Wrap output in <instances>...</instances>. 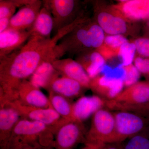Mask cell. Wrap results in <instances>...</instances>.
<instances>
[{
    "label": "cell",
    "mask_w": 149,
    "mask_h": 149,
    "mask_svg": "<svg viewBox=\"0 0 149 149\" xmlns=\"http://www.w3.org/2000/svg\"><path fill=\"white\" fill-rule=\"evenodd\" d=\"M77 58L91 79L100 74L106 60L97 51H86Z\"/></svg>",
    "instance_id": "cell-21"
},
{
    "label": "cell",
    "mask_w": 149,
    "mask_h": 149,
    "mask_svg": "<svg viewBox=\"0 0 149 149\" xmlns=\"http://www.w3.org/2000/svg\"><path fill=\"white\" fill-rule=\"evenodd\" d=\"M123 81L121 79L102 74L91 79L90 88L97 95L107 101L115 98L123 90Z\"/></svg>",
    "instance_id": "cell-11"
},
{
    "label": "cell",
    "mask_w": 149,
    "mask_h": 149,
    "mask_svg": "<svg viewBox=\"0 0 149 149\" xmlns=\"http://www.w3.org/2000/svg\"><path fill=\"white\" fill-rule=\"evenodd\" d=\"M10 18H3L0 19V33L8 29L9 27Z\"/></svg>",
    "instance_id": "cell-34"
},
{
    "label": "cell",
    "mask_w": 149,
    "mask_h": 149,
    "mask_svg": "<svg viewBox=\"0 0 149 149\" xmlns=\"http://www.w3.org/2000/svg\"><path fill=\"white\" fill-rule=\"evenodd\" d=\"M48 1H49V0H43V5H45L47 4Z\"/></svg>",
    "instance_id": "cell-38"
},
{
    "label": "cell",
    "mask_w": 149,
    "mask_h": 149,
    "mask_svg": "<svg viewBox=\"0 0 149 149\" xmlns=\"http://www.w3.org/2000/svg\"><path fill=\"white\" fill-rule=\"evenodd\" d=\"M53 64L60 74L76 80L85 88H90L91 79L77 61L70 58H60L54 61Z\"/></svg>",
    "instance_id": "cell-13"
},
{
    "label": "cell",
    "mask_w": 149,
    "mask_h": 149,
    "mask_svg": "<svg viewBox=\"0 0 149 149\" xmlns=\"http://www.w3.org/2000/svg\"><path fill=\"white\" fill-rule=\"evenodd\" d=\"M118 1L119 2V3L125 2L128 1H131V0H116Z\"/></svg>",
    "instance_id": "cell-37"
},
{
    "label": "cell",
    "mask_w": 149,
    "mask_h": 149,
    "mask_svg": "<svg viewBox=\"0 0 149 149\" xmlns=\"http://www.w3.org/2000/svg\"><path fill=\"white\" fill-rule=\"evenodd\" d=\"M124 141L123 149H149V127Z\"/></svg>",
    "instance_id": "cell-24"
},
{
    "label": "cell",
    "mask_w": 149,
    "mask_h": 149,
    "mask_svg": "<svg viewBox=\"0 0 149 149\" xmlns=\"http://www.w3.org/2000/svg\"><path fill=\"white\" fill-rule=\"evenodd\" d=\"M113 113L114 132L109 143H122L149 127L148 116L128 111H115Z\"/></svg>",
    "instance_id": "cell-4"
},
{
    "label": "cell",
    "mask_w": 149,
    "mask_h": 149,
    "mask_svg": "<svg viewBox=\"0 0 149 149\" xmlns=\"http://www.w3.org/2000/svg\"><path fill=\"white\" fill-rule=\"evenodd\" d=\"M86 17L60 40L54 49L56 60L66 54L98 49L104 42V32L98 24L90 22Z\"/></svg>",
    "instance_id": "cell-2"
},
{
    "label": "cell",
    "mask_w": 149,
    "mask_h": 149,
    "mask_svg": "<svg viewBox=\"0 0 149 149\" xmlns=\"http://www.w3.org/2000/svg\"><path fill=\"white\" fill-rule=\"evenodd\" d=\"M128 40L122 35H109L105 38L104 44L115 52L117 56L120 47Z\"/></svg>",
    "instance_id": "cell-28"
},
{
    "label": "cell",
    "mask_w": 149,
    "mask_h": 149,
    "mask_svg": "<svg viewBox=\"0 0 149 149\" xmlns=\"http://www.w3.org/2000/svg\"><path fill=\"white\" fill-rule=\"evenodd\" d=\"M105 106V100L97 95L82 96L73 104L74 119L83 122Z\"/></svg>",
    "instance_id": "cell-16"
},
{
    "label": "cell",
    "mask_w": 149,
    "mask_h": 149,
    "mask_svg": "<svg viewBox=\"0 0 149 149\" xmlns=\"http://www.w3.org/2000/svg\"><path fill=\"white\" fill-rule=\"evenodd\" d=\"M95 148V149H123L121 143H105Z\"/></svg>",
    "instance_id": "cell-32"
},
{
    "label": "cell",
    "mask_w": 149,
    "mask_h": 149,
    "mask_svg": "<svg viewBox=\"0 0 149 149\" xmlns=\"http://www.w3.org/2000/svg\"><path fill=\"white\" fill-rule=\"evenodd\" d=\"M87 131L83 122L68 120L58 128L54 134V149H74L84 143Z\"/></svg>",
    "instance_id": "cell-7"
},
{
    "label": "cell",
    "mask_w": 149,
    "mask_h": 149,
    "mask_svg": "<svg viewBox=\"0 0 149 149\" xmlns=\"http://www.w3.org/2000/svg\"><path fill=\"white\" fill-rule=\"evenodd\" d=\"M109 8L124 19L136 21L149 18V0H131L113 5Z\"/></svg>",
    "instance_id": "cell-10"
},
{
    "label": "cell",
    "mask_w": 149,
    "mask_h": 149,
    "mask_svg": "<svg viewBox=\"0 0 149 149\" xmlns=\"http://www.w3.org/2000/svg\"><path fill=\"white\" fill-rule=\"evenodd\" d=\"M72 29V25L62 28L50 39L31 36L22 47L0 58V103L17 100L19 85L31 77L43 62L54 59V49Z\"/></svg>",
    "instance_id": "cell-1"
},
{
    "label": "cell",
    "mask_w": 149,
    "mask_h": 149,
    "mask_svg": "<svg viewBox=\"0 0 149 149\" xmlns=\"http://www.w3.org/2000/svg\"><path fill=\"white\" fill-rule=\"evenodd\" d=\"M134 65L139 72L146 77H149V59L137 57L134 61Z\"/></svg>",
    "instance_id": "cell-31"
},
{
    "label": "cell",
    "mask_w": 149,
    "mask_h": 149,
    "mask_svg": "<svg viewBox=\"0 0 149 149\" xmlns=\"http://www.w3.org/2000/svg\"><path fill=\"white\" fill-rule=\"evenodd\" d=\"M54 28V18L50 10L47 7L43 6L35 22L28 30L31 36L50 39Z\"/></svg>",
    "instance_id": "cell-20"
},
{
    "label": "cell",
    "mask_w": 149,
    "mask_h": 149,
    "mask_svg": "<svg viewBox=\"0 0 149 149\" xmlns=\"http://www.w3.org/2000/svg\"><path fill=\"white\" fill-rule=\"evenodd\" d=\"M109 109L115 111L124 110L137 113L149 117V102L146 103L134 105H108Z\"/></svg>",
    "instance_id": "cell-26"
},
{
    "label": "cell",
    "mask_w": 149,
    "mask_h": 149,
    "mask_svg": "<svg viewBox=\"0 0 149 149\" xmlns=\"http://www.w3.org/2000/svg\"><path fill=\"white\" fill-rule=\"evenodd\" d=\"M4 1V0H0V1Z\"/></svg>",
    "instance_id": "cell-40"
},
{
    "label": "cell",
    "mask_w": 149,
    "mask_h": 149,
    "mask_svg": "<svg viewBox=\"0 0 149 149\" xmlns=\"http://www.w3.org/2000/svg\"><path fill=\"white\" fill-rule=\"evenodd\" d=\"M41 1L43 0H15L13 1L17 8H20L26 5L30 4Z\"/></svg>",
    "instance_id": "cell-35"
},
{
    "label": "cell",
    "mask_w": 149,
    "mask_h": 149,
    "mask_svg": "<svg viewBox=\"0 0 149 149\" xmlns=\"http://www.w3.org/2000/svg\"><path fill=\"white\" fill-rule=\"evenodd\" d=\"M148 83H149V81H148Z\"/></svg>",
    "instance_id": "cell-42"
},
{
    "label": "cell",
    "mask_w": 149,
    "mask_h": 149,
    "mask_svg": "<svg viewBox=\"0 0 149 149\" xmlns=\"http://www.w3.org/2000/svg\"><path fill=\"white\" fill-rule=\"evenodd\" d=\"M96 12L98 24L104 32L109 35H122L127 30L124 19L116 15L110 10H101L96 5Z\"/></svg>",
    "instance_id": "cell-18"
},
{
    "label": "cell",
    "mask_w": 149,
    "mask_h": 149,
    "mask_svg": "<svg viewBox=\"0 0 149 149\" xmlns=\"http://www.w3.org/2000/svg\"><path fill=\"white\" fill-rule=\"evenodd\" d=\"M17 99L27 105L38 107L52 108L48 97L29 80H22L17 91Z\"/></svg>",
    "instance_id": "cell-12"
},
{
    "label": "cell",
    "mask_w": 149,
    "mask_h": 149,
    "mask_svg": "<svg viewBox=\"0 0 149 149\" xmlns=\"http://www.w3.org/2000/svg\"><path fill=\"white\" fill-rule=\"evenodd\" d=\"M43 6V1H41L22 6L11 18L9 28L19 30H29Z\"/></svg>",
    "instance_id": "cell-17"
},
{
    "label": "cell",
    "mask_w": 149,
    "mask_h": 149,
    "mask_svg": "<svg viewBox=\"0 0 149 149\" xmlns=\"http://www.w3.org/2000/svg\"><path fill=\"white\" fill-rule=\"evenodd\" d=\"M31 37L29 30L8 28L0 33V58L22 47Z\"/></svg>",
    "instance_id": "cell-15"
},
{
    "label": "cell",
    "mask_w": 149,
    "mask_h": 149,
    "mask_svg": "<svg viewBox=\"0 0 149 149\" xmlns=\"http://www.w3.org/2000/svg\"><path fill=\"white\" fill-rule=\"evenodd\" d=\"M17 7L13 1L4 0L0 1V19L11 18L15 14Z\"/></svg>",
    "instance_id": "cell-29"
},
{
    "label": "cell",
    "mask_w": 149,
    "mask_h": 149,
    "mask_svg": "<svg viewBox=\"0 0 149 149\" xmlns=\"http://www.w3.org/2000/svg\"><path fill=\"white\" fill-rule=\"evenodd\" d=\"M5 105L16 110L21 118L43 123L53 128L55 133L60 126L68 121L62 118L53 108H44L31 106L18 100L9 102L3 105Z\"/></svg>",
    "instance_id": "cell-6"
},
{
    "label": "cell",
    "mask_w": 149,
    "mask_h": 149,
    "mask_svg": "<svg viewBox=\"0 0 149 149\" xmlns=\"http://www.w3.org/2000/svg\"><path fill=\"white\" fill-rule=\"evenodd\" d=\"M53 61L47 59L37 67L29 77V81L37 88L47 90L52 80L59 74L53 64Z\"/></svg>",
    "instance_id": "cell-22"
},
{
    "label": "cell",
    "mask_w": 149,
    "mask_h": 149,
    "mask_svg": "<svg viewBox=\"0 0 149 149\" xmlns=\"http://www.w3.org/2000/svg\"><path fill=\"white\" fill-rule=\"evenodd\" d=\"M123 67L125 70V77L123 79V83L125 88L138 83L141 73L135 65L131 64Z\"/></svg>",
    "instance_id": "cell-27"
},
{
    "label": "cell",
    "mask_w": 149,
    "mask_h": 149,
    "mask_svg": "<svg viewBox=\"0 0 149 149\" xmlns=\"http://www.w3.org/2000/svg\"><path fill=\"white\" fill-rule=\"evenodd\" d=\"M8 149H42L23 143H15L11 144Z\"/></svg>",
    "instance_id": "cell-33"
},
{
    "label": "cell",
    "mask_w": 149,
    "mask_h": 149,
    "mask_svg": "<svg viewBox=\"0 0 149 149\" xmlns=\"http://www.w3.org/2000/svg\"><path fill=\"white\" fill-rule=\"evenodd\" d=\"M20 118L13 108L7 105L0 106V149H8L14 129Z\"/></svg>",
    "instance_id": "cell-14"
},
{
    "label": "cell",
    "mask_w": 149,
    "mask_h": 149,
    "mask_svg": "<svg viewBox=\"0 0 149 149\" xmlns=\"http://www.w3.org/2000/svg\"><path fill=\"white\" fill-rule=\"evenodd\" d=\"M148 102V82H138L123 90L113 100H106V105H134Z\"/></svg>",
    "instance_id": "cell-9"
},
{
    "label": "cell",
    "mask_w": 149,
    "mask_h": 149,
    "mask_svg": "<svg viewBox=\"0 0 149 149\" xmlns=\"http://www.w3.org/2000/svg\"><path fill=\"white\" fill-rule=\"evenodd\" d=\"M48 96L51 105L62 118L67 120H75L73 114V104L68 99L53 92Z\"/></svg>",
    "instance_id": "cell-23"
},
{
    "label": "cell",
    "mask_w": 149,
    "mask_h": 149,
    "mask_svg": "<svg viewBox=\"0 0 149 149\" xmlns=\"http://www.w3.org/2000/svg\"><path fill=\"white\" fill-rule=\"evenodd\" d=\"M10 1H15V0H10Z\"/></svg>",
    "instance_id": "cell-41"
},
{
    "label": "cell",
    "mask_w": 149,
    "mask_h": 149,
    "mask_svg": "<svg viewBox=\"0 0 149 149\" xmlns=\"http://www.w3.org/2000/svg\"><path fill=\"white\" fill-rule=\"evenodd\" d=\"M136 47L134 43L126 42L119 48L117 56L121 60V64L123 66L132 64L135 59Z\"/></svg>",
    "instance_id": "cell-25"
},
{
    "label": "cell",
    "mask_w": 149,
    "mask_h": 149,
    "mask_svg": "<svg viewBox=\"0 0 149 149\" xmlns=\"http://www.w3.org/2000/svg\"></svg>",
    "instance_id": "cell-43"
},
{
    "label": "cell",
    "mask_w": 149,
    "mask_h": 149,
    "mask_svg": "<svg viewBox=\"0 0 149 149\" xmlns=\"http://www.w3.org/2000/svg\"><path fill=\"white\" fill-rule=\"evenodd\" d=\"M54 134L53 128L43 123L21 118L14 129L8 148L11 144L20 143L42 149H53Z\"/></svg>",
    "instance_id": "cell-3"
},
{
    "label": "cell",
    "mask_w": 149,
    "mask_h": 149,
    "mask_svg": "<svg viewBox=\"0 0 149 149\" xmlns=\"http://www.w3.org/2000/svg\"><path fill=\"white\" fill-rule=\"evenodd\" d=\"M85 88L76 80L59 73L51 81L47 90L69 99L81 95Z\"/></svg>",
    "instance_id": "cell-19"
},
{
    "label": "cell",
    "mask_w": 149,
    "mask_h": 149,
    "mask_svg": "<svg viewBox=\"0 0 149 149\" xmlns=\"http://www.w3.org/2000/svg\"><path fill=\"white\" fill-rule=\"evenodd\" d=\"M136 52L144 57L149 58V39L140 38L134 42Z\"/></svg>",
    "instance_id": "cell-30"
},
{
    "label": "cell",
    "mask_w": 149,
    "mask_h": 149,
    "mask_svg": "<svg viewBox=\"0 0 149 149\" xmlns=\"http://www.w3.org/2000/svg\"><path fill=\"white\" fill-rule=\"evenodd\" d=\"M79 0H49L45 5L50 10L54 20V32L72 23L79 8Z\"/></svg>",
    "instance_id": "cell-8"
},
{
    "label": "cell",
    "mask_w": 149,
    "mask_h": 149,
    "mask_svg": "<svg viewBox=\"0 0 149 149\" xmlns=\"http://www.w3.org/2000/svg\"><path fill=\"white\" fill-rule=\"evenodd\" d=\"M115 129L113 113L103 108L93 115L90 129L87 131L84 144L96 147L109 143Z\"/></svg>",
    "instance_id": "cell-5"
},
{
    "label": "cell",
    "mask_w": 149,
    "mask_h": 149,
    "mask_svg": "<svg viewBox=\"0 0 149 149\" xmlns=\"http://www.w3.org/2000/svg\"><path fill=\"white\" fill-rule=\"evenodd\" d=\"M85 1L86 2H88L90 1H93V0H85Z\"/></svg>",
    "instance_id": "cell-39"
},
{
    "label": "cell",
    "mask_w": 149,
    "mask_h": 149,
    "mask_svg": "<svg viewBox=\"0 0 149 149\" xmlns=\"http://www.w3.org/2000/svg\"><path fill=\"white\" fill-rule=\"evenodd\" d=\"M80 149H95V147L91 146L85 145V146Z\"/></svg>",
    "instance_id": "cell-36"
}]
</instances>
